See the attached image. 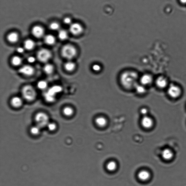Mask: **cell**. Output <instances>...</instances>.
<instances>
[{"label": "cell", "instance_id": "obj_1", "mask_svg": "<svg viewBox=\"0 0 186 186\" xmlns=\"http://www.w3.org/2000/svg\"><path fill=\"white\" fill-rule=\"evenodd\" d=\"M138 75L134 71H129L122 73L120 77V81L122 86L127 89L135 88L138 83Z\"/></svg>", "mask_w": 186, "mask_h": 186}, {"label": "cell", "instance_id": "obj_2", "mask_svg": "<svg viewBox=\"0 0 186 186\" xmlns=\"http://www.w3.org/2000/svg\"><path fill=\"white\" fill-rule=\"evenodd\" d=\"M77 51L74 47L70 44L66 45L62 49L61 54L63 57L71 59L75 56Z\"/></svg>", "mask_w": 186, "mask_h": 186}, {"label": "cell", "instance_id": "obj_3", "mask_svg": "<svg viewBox=\"0 0 186 186\" xmlns=\"http://www.w3.org/2000/svg\"><path fill=\"white\" fill-rule=\"evenodd\" d=\"M62 88L60 86H55L51 88L45 93L44 97L47 101L52 102L55 100L56 94L61 92Z\"/></svg>", "mask_w": 186, "mask_h": 186}, {"label": "cell", "instance_id": "obj_4", "mask_svg": "<svg viewBox=\"0 0 186 186\" xmlns=\"http://www.w3.org/2000/svg\"><path fill=\"white\" fill-rule=\"evenodd\" d=\"M23 96L28 101H32L36 97V93L34 89L31 86H26L23 88Z\"/></svg>", "mask_w": 186, "mask_h": 186}, {"label": "cell", "instance_id": "obj_5", "mask_svg": "<svg viewBox=\"0 0 186 186\" xmlns=\"http://www.w3.org/2000/svg\"><path fill=\"white\" fill-rule=\"evenodd\" d=\"M35 119L37 122V125L41 128L47 126L49 123L48 116L44 113L40 112L37 114L35 116Z\"/></svg>", "mask_w": 186, "mask_h": 186}, {"label": "cell", "instance_id": "obj_6", "mask_svg": "<svg viewBox=\"0 0 186 186\" xmlns=\"http://www.w3.org/2000/svg\"><path fill=\"white\" fill-rule=\"evenodd\" d=\"M51 57V52L46 49H42L37 53V59L42 62H46Z\"/></svg>", "mask_w": 186, "mask_h": 186}, {"label": "cell", "instance_id": "obj_7", "mask_svg": "<svg viewBox=\"0 0 186 186\" xmlns=\"http://www.w3.org/2000/svg\"><path fill=\"white\" fill-rule=\"evenodd\" d=\"M181 90L178 86L172 84L169 87L168 93V95L173 98H177L181 94Z\"/></svg>", "mask_w": 186, "mask_h": 186}, {"label": "cell", "instance_id": "obj_8", "mask_svg": "<svg viewBox=\"0 0 186 186\" xmlns=\"http://www.w3.org/2000/svg\"><path fill=\"white\" fill-rule=\"evenodd\" d=\"M69 31L72 34L79 35L81 34L83 31V28L79 23H73L71 24L69 27Z\"/></svg>", "mask_w": 186, "mask_h": 186}, {"label": "cell", "instance_id": "obj_9", "mask_svg": "<svg viewBox=\"0 0 186 186\" xmlns=\"http://www.w3.org/2000/svg\"><path fill=\"white\" fill-rule=\"evenodd\" d=\"M19 72L25 75L30 76L33 74L34 69L30 65H25L20 68L19 70Z\"/></svg>", "mask_w": 186, "mask_h": 186}, {"label": "cell", "instance_id": "obj_10", "mask_svg": "<svg viewBox=\"0 0 186 186\" xmlns=\"http://www.w3.org/2000/svg\"><path fill=\"white\" fill-rule=\"evenodd\" d=\"M32 33L33 36L37 38H40L44 35V30L40 26H36L32 30Z\"/></svg>", "mask_w": 186, "mask_h": 186}, {"label": "cell", "instance_id": "obj_11", "mask_svg": "<svg viewBox=\"0 0 186 186\" xmlns=\"http://www.w3.org/2000/svg\"><path fill=\"white\" fill-rule=\"evenodd\" d=\"M140 84L144 86L150 85L153 81V77L151 75L148 74H144L140 78Z\"/></svg>", "mask_w": 186, "mask_h": 186}, {"label": "cell", "instance_id": "obj_12", "mask_svg": "<svg viewBox=\"0 0 186 186\" xmlns=\"http://www.w3.org/2000/svg\"><path fill=\"white\" fill-rule=\"evenodd\" d=\"M141 123L143 127L146 129H149L153 126V121L151 118L148 116H144L142 118Z\"/></svg>", "mask_w": 186, "mask_h": 186}, {"label": "cell", "instance_id": "obj_13", "mask_svg": "<svg viewBox=\"0 0 186 186\" xmlns=\"http://www.w3.org/2000/svg\"><path fill=\"white\" fill-rule=\"evenodd\" d=\"M138 177L140 180L143 181H147L149 179L150 177L149 173L147 170H142L139 173Z\"/></svg>", "mask_w": 186, "mask_h": 186}, {"label": "cell", "instance_id": "obj_14", "mask_svg": "<svg viewBox=\"0 0 186 186\" xmlns=\"http://www.w3.org/2000/svg\"><path fill=\"white\" fill-rule=\"evenodd\" d=\"M168 82L166 79L164 77H159L156 80V84L157 87L160 88H164L167 85Z\"/></svg>", "mask_w": 186, "mask_h": 186}, {"label": "cell", "instance_id": "obj_15", "mask_svg": "<svg viewBox=\"0 0 186 186\" xmlns=\"http://www.w3.org/2000/svg\"><path fill=\"white\" fill-rule=\"evenodd\" d=\"M162 156L163 159L165 160H168L172 158L173 156V153L170 150L166 149L162 152Z\"/></svg>", "mask_w": 186, "mask_h": 186}, {"label": "cell", "instance_id": "obj_16", "mask_svg": "<svg viewBox=\"0 0 186 186\" xmlns=\"http://www.w3.org/2000/svg\"><path fill=\"white\" fill-rule=\"evenodd\" d=\"M11 103L12 106L15 107H19L22 104V100L19 97H15L11 100Z\"/></svg>", "mask_w": 186, "mask_h": 186}, {"label": "cell", "instance_id": "obj_17", "mask_svg": "<svg viewBox=\"0 0 186 186\" xmlns=\"http://www.w3.org/2000/svg\"><path fill=\"white\" fill-rule=\"evenodd\" d=\"M7 39L9 42L12 43H16L18 40L19 36L16 33H11L7 36Z\"/></svg>", "mask_w": 186, "mask_h": 186}, {"label": "cell", "instance_id": "obj_18", "mask_svg": "<svg viewBox=\"0 0 186 186\" xmlns=\"http://www.w3.org/2000/svg\"><path fill=\"white\" fill-rule=\"evenodd\" d=\"M134 88L136 90L137 93L139 94H144L146 91V88L145 86L141 84H139L138 83L135 86Z\"/></svg>", "mask_w": 186, "mask_h": 186}, {"label": "cell", "instance_id": "obj_19", "mask_svg": "<svg viewBox=\"0 0 186 186\" xmlns=\"http://www.w3.org/2000/svg\"><path fill=\"white\" fill-rule=\"evenodd\" d=\"M95 122L97 125L100 127H104L107 124L106 119L103 117H99L97 118L96 119Z\"/></svg>", "mask_w": 186, "mask_h": 186}, {"label": "cell", "instance_id": "obj_20", "mask_svg": "<svg viewBox=\"0 0 186 186\" xmlns=\"http://www.w3.org/2000/svg\"><path fill=\"white\" fill-rule=\"evenodd\" d=\"M35 46V42L31 39H27L24 43V47L28 50H32Z\"/></svg>", "mask_w": 186, "mask_h": 186}, {"label": "cell", "instance_id": "obj_21", "mask_svg": "<svg viewBox=\"0 0 186 186\" xmlns=\"http://www.w3.org/2000/svg\"><path fill=\"white\" fill-rule=\"evenodd\" d=\"M44 40L46 44L48 45H53L55 42V39L54 36L48 35L45 37Z\"/></svg>", "mask_w": 186, "mask_h": 186}, {"label": "cell", "instance_id": "obj_22", "mask_svg": "<svg viewBox=\"0 0 186 186\" xmlns=\"http://www.w3.org/2000/svg\"><path fill=\"white\" fill-rule=\"evenodd\" d=\"M106 168L109 171H114L117 168V164L115 161H111L107 164Z\"/></svg>", "mask_w": 186, "mask_h": 186}, {"label": "cell", "instance_id": "obj_23", "mask_svg": "<svg viewBox=\"0 0 186 186\" xmlns=\"http://www.w3.org/2000/svg\"><path fill=\"white\" fill-rule=\"evenodd\" d=\"M58 35L59 38L62 40H65L68 37L67 31L64 30H60L58 33Z\"/></svg>", "mask_w": 186, "mask_h": 186}, {"label": "cell", "instance_id": "obj_24", "mask_svg": "<svg viewBox=\"0 0 186 186\" xmlns=\"http://www.w3.org/2000/svg\"><path fill=\"white\" fill-rule=\"evenodd\" d=\"M75 66V64L73 62L68 61L65 64V67L66 70L71 71L74 70Z\"/></svg>", "mask_w": 186, "mask_h": 186}, {"label": "cell", "instance_id": "obj_25", "mask_svg": "<svg viewBox=\"0 0 186 186\" xmlns=\"http://www.w3.org/2000/svg\"><path fill=\"white\" fill-rule=\"evenodd\" d=\"M22 63V59L19 56H15L12 59V63L15 66L19 65Z\"/></svg>", "mask_w": 186, "mask_h": 186}, {"label": "cell", "instance_id": "obj_26", "mask_svg": "<svg viewBox=\"0 0 186 186\" xmlns=\"http://www.w3.org/2000/svg\"><path fill=\"white\" fill-rule=\"evenodd\" d=\"M53 65L50 64H47L44 67V71L47 74H50L52 73L53 71Z\"/></svg>", "mask_w": 186, "mask_h": 186}, {"label": "cell", "instance_id": "obj_27", "mask_svg": "<svg viewBox=\"0 0 186 186\" xmlns=\"http://www.w3.org/2000/svg\"><path fill=\"white\" fill-rule=\"evenodd\" d=\"M74 112V111L72 109L69 107H66L63 110L64 114L65 116H71L72 115Z\"/></svg>", "mask_w": 186, "mask_h": 186}, {"label": "cell", "instance_id": "obj_28", "mask_svg": "<svg viewBox=\"0 0 186 186\" xmlns=\"http://www.w3.org/2000/svg\"><path fill=\"white\" fill-rule=\"evenodd\" d=\"M41 128L37 125L33 126L31 129V132L33 135H37L40 133Z\"/></svg>", "mask_w": 186, "mask_h": 186}, {"label": "cell", "instance_id": "obj_29", "mask_svg": "<svg viewBox=\"0 0 186 186\" xmlns=\"http://www.w3.org/2000/svg\"><path fill=\"white\" fill-rule=\"evenodd\" d=\"M47 87V84L45 81L42 80L39 82L37 83V87L39 89H44Z\"/></svg>", "mask_w": 186, "mask_h": 186}, {"label": "cell", "instance_id": "obj_30", "mask_svg": "<svg viewBox=\"0 0 186 186\" xmlns=\"http://www.w3.org/2000/svg\"><path fill=\"white\" fill-rule=\"evenodd\" d=\"M60 26L59 24L56 22H53L50 24V29L53 31H56L59 30Z\"/></svg>", "mask_w": 186, "mask_h": 186}, {"label": "cell", "instance_id": "obj_31", "mask_svg": "<svg viewBox=\"0 0 186 186\" xmlns=\"http://www.w3.org/2000/svg\"><path fill=\"white\" fill-rule=\"evenodd\" d=\"M49 130L51 131L55 130L56 128V125L55 124L52 123H49L47 125Z\"/></svg>", "mask_w": 186, "mask_h": 186}, {"label": "cell", "instance_id": "obj_32", "mask_svg": "<svg viewBox=\"0 0 186 186\" xmlns=\"http://www.w3.org/2000/svg\"><path fill=\"white\" fill-rule=\"evenodd\" d=\"M92 68H93V71L97 72H99L101 70V68L100 65L98 64H95L93 66Z\"/></svg>", "mask_w": 186, "mask_h": 186}, {"label": "cell", "instance_id": "obj_33", "mask_svg": "<svg viewBox=\"0 0 186 186\" xmlns=\"http://www.w3.org/2000/svg\"><path fill=\"white\" fill-rule=\"evenodd\" d=\"M63 22L65 24H71V22H72V20H71V19L69 18H65L64 19Z\"/></svg>", "mask_w": 186, "mask_h": 186}, {"label": "cell", "instance_id": "obj_34", "mask_svg": "<svg viewBox=\"0 0 186 186\" xmlns=\"http://www.w3.org/2000/svg\"><path fill=\"white\" fill-rule=\"evenodd\" d=\"M140 113L144 116H146L148 113V110L146 108H142L140 110Z\"/></svg>", "mask_w": 186, "mask_h": 186}, {"label": "cell", "instance_id": "obj_35", "mask_svg": "<svg viewBox=\"0 0 186 186\" xmlns=\"http://www.w3.org/2000/svg\"><path fill=\"white\" fill-rule=\"evenodd\" d=\"M28 61L30 63H33L35 61V58L33 56H30L28 58Z\"/></svg>", "mask_w": 186, "mask_h": 186}, {"label": "cell", "instance_id": "obj_36", "mask_svg": "<svg viewBox=\"0 0 186 186\" xmlns=\"http://www.w3.org/2000/svg\"><path fill=\"white\" fill-rule=\"evenodd\" d=\"M17 51L19 53H22L24 52V50L23 48L20 47H19L17 48Z\"/></svg>", "mask_w": 186, "mask_h": 186}, {"label": "cell", "instance_id": "obj_37", "mask_svg": "<svg viewBox=\"0 0 186 186\" xmlns=\"http://www.w3.org/2000/svg\"><path fill=\"white\" fill-rule=\"evenodd\" d=\"M180 2L183 4H186V0H180Z\"/></svg>", "mask_w": 186, "mask_h": 186}]
</instances>
